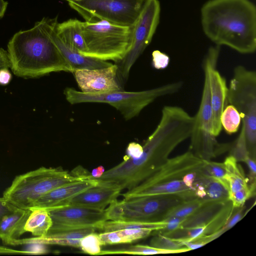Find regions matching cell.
I'll return each mask as SVG.
<instances>
[{"mask_svg": "<svg viewBox=\"0 0 256 256\" xmlns=\"http://www.w3.org/2000/svg\"><path fill=\"white\" fill-rule=\"evenodd\" d=\"M194 116L176 106H164L160 122L142 146L138 158H126L104 172L98 180L114 182L122 190H130L156 172L174 150L190 138Z\"/></svg>", "mask_w": 256, "mask_h": 256, "instance_id": "cell-1", "label": "cell"}, {"mask_svg": "<svg viewBox=\"0 0 256 256\" xmlns=\"http://www.w3.org/2000/svg\"><path fill=\"white\" fill-rule=\"evenodd\" d=\"M205 35L242 54L256 50V8L250 0H209L200 10Z\"/></svg>", "mask_w": 256, "mask_h": 256, "instance_id": "cell-2", "label": "cell"}, {"mask_svg": "<svg viewBox=\"0 0 256 256\" xmlns=\"http://www.w3.org/2000/svg\"><path fill=\"white\" fill-rule=\"evenodd\" d=\"M13 74L24 78H38L52 72L74 70L51 39L45 18L28 30L14 34L7 45Z\"/></svg>", "mask_w": 256, "mask_h": 256, "instance_id": "cell-3", "label": "cell"}, {"mask_svg": "<svg viewBox=\"0 0 256 256\" xmlns=\"http://www.w3.org/2000/svg\"><path fill=\"white\" fill-rule=\"evenodd\" d=\"M180 81L170 82L148 90L127 92L124 89L94 94L66 88L64 94L71 104L82 103H104L114 108L126 120L137 116L141 112L158 98L174 94L182 88Z\"/></svg>", "mask_w": 256, "mask_h": 256, "instance_id": "cell-4", "label": "cell"}, {"mask_svg": "<svg viewBox=\"0 0 256 256\" xmlns=\"http://www.w3.org/2000/svg\"><path fill=\"white\" fill-rule=\"evenodd\" d=\"M82 179L61 168L42 166L16 176L2 196L18 208L30 209L51 190Z\"/></svg>", "mask_w": 256, "mask_h": 256, "instance_id": "cell-5", "label": "cell"}, {"mask_svg": "<svg viewBox=\"0 0 256 256\" xmlns=\"http://www.w3.org/2000/svg\"><path fill=\"white\" fill-rule=\"evenodd\" d=\"M86 51L84 56L115 63L129 50L132 26H122L104 20L82 22Z\"/></svg>", "mask_w": 256, "mask_h": 256, "instance_id": "cell-6", "label": "cell"}, {"mask_svg": "<svg viewBox=\"0 0 256 256\" xmlns=\"http://www.w3.org/2000/svg\"><path fill=\"white\" fill-rule=\"evenodd\" d=\"M228 90L227 102L239 112L244 128L248 155L256 154V72L243 66L234 70Z\"/></svg>", "mask_w": 256, "mask_h": 256, "instance_id": "cell-7", "label": "cell"}, {"mask_svg": "<svg viewBox=\"0 0 256 256\" xmlns=\"http://www.w3.org/2000/svg\"><path fill=\"white\" fill-rule=\"evenodd\" d=\"M86 22L104 20L122 26H132L145 0H64Z\"/></svg>", "mask_w": 256, "mask_h": 256, "instance_id": "cell-8", "label": "cell"}, {"mask_svg": "<svg viewBox=\"0 0 256 256\" xmlns=\"http://www.w3.org/2000/svg\"><path fill=\"white\" fill-rule=\"evenodd\" d=\"M183 200L180 197L174 194L116 200L106 208L108 220H161L167 210Z\"/></svg>", "mask_w": 256, "mask_h": 256, "instance_id": "cell-9", "label": "cell"}, {"mask_svg": "<svg viewBox=\"0 0 256 256\" xmlns=\"http://www.w3.org/2000/svg\"><path fill=\"white\" fill-rule=\"evenodd\" d=\"M160 6L158 0H145L141 12L132 26L130 48L124 58L115 63L120 84H125L137 60L150 43L159 24Z\"/></svg>", "mask_w": 256, "mask_h": 256, "instance_id": "cell-10", "label": "cell"}, {"mask_svg": "<svg viewBox=\"0 0 256 256\" xmlns=\"http://www.w3.org/2000/svg\"><path fill=\"white\" fill-rule=\"evenodd\" d=\"M204 86L198 110L194 116L190 138V151L199 158L210 160L230 149V144H220L212 133V110L210 88L204 76Z\"/></svg>", "mask_w": 256, "mask_h": 256, "instance_id": "cell-11", "label": "cell"}, {"mask_svg": "<svg viewBox=\"0 0 256 256\" xmlns=\"http://www.w3.org/2000/svg\"><path fill=\"white\" fill-rule=\"evenodd\" d=\"M47 210L52 220L48 233L86 228L100 230L108 220L106 209L100 210L68 204Z\"/></svg>", "mask_w": 256, "mask_h": 256, "instance_id": "cell-12", "label": "cell"}, {"mask_svg": "<svg viewBox=\"0 0 256 256\" xmlns=\"http://www.w3.org/2000/svg\"><path fill=\"white\" fill-rule=\"evenodd\" d=\"M220 46L210 47L204 58L202 68L204 76L208 80L212 110V134L216 137L220 133L222 114L228 104V87L226 78L217 69Z\"/></svg>", "mask_w": 256, "mask_h": 256, "instance_id": "cell-13", "label": "cell"}, {"mask_svg": "<svg viewBox=\"0 0 256 256\" xmlns=\"http://www.w3.org/2000/svg\"><path fill=\"white\" fill-rule=\"evenodd\" d=\"M116 64L101 68L78 70L73 73L80 91L102 94L122 90L117 75Z\"/></svg>", "mask_w": 256, "mask_h": 256, "instance_id": "cell-14", "label": "cell"}, {"mask_svg": "<svg viewBox=\"0 0 256 256\" xmlns=\"http://www.w3.org/2000/svg\"><path fill=\"white\" fill-rule=\"evenodd\" d=\"M98 180V179H97ZM98 180V183L72 198L67 204L104 210L120 195L122 188L109 181Z\"/></svg>", "mask_w": 256, "mask_h": 256, "instance_id": "cell-15", "label": "cell"}, {"mask_svg": "<svg viewBox=\"0 0 256 256\" xmlns=\"http://www.w3.org/2000/svg\"><path fill=\"white\" fill-rule=\"evenodd\" d=\"M57 20V16L54 18H46V27L51 39L72 68L74 72L78 70L101 68L113 64L108 61L84 56L68 46L58 37L56 32L54 26Z\"/></svg>", "mask_w": 256, "mask_h": 256, "instance_id": "cell-16", "label": "cell"}, {"mask_svg": "<svg viewBox=\"0 0 256 256\" xmlns=\"http://www.w3.org/2000/svg\"><path fill=\"white\" fill-rule=\"evenodd\" d=\"M98 183L97 179L88 178L62 186L44 195L30 208H40L48 209L66 205L76 196Z\"/></svg>", "mask_w": 256, "mask_h": 256, "instance_id": "cell-17", "label": "cell"}, {"mask_svg": "<svg viewBox=\"0 0 256 256\" xmlns=\"http://www.w3.org/2000/svg\"><path fill=\"white\" fill-rule=\"evenodd\" d=\"M94 231V228H86L48 233L41 237L17 239L14 242L12 246L27 244H56L79 248L81 238Z\"/></svg>", "mask_w": 256, "mask_h": 256, "instance_id": "cell-18", "label": "cell"}, {"mask_svg": "<svg viewBox=\"0 0 256 256\" xmlns=\"http://www.w3.org/2000/svg\"><path fill=\"white\" fill-rule=\"evenodd\" d=\"M30 212L29 209L17 208L2 218L0 222V238L4 244L12 246L14 242L26 232L24 226Z\"/></svg>", "mask_w": 256, "mask_h": 256, "instance_id": "cell-19", "label": "cell"}, {"mask_svg": "<svg viewBox=\"0 0 256 256\" xmlns=\"http://www.w3.org/2000/svg\"><path fill=\"white\" fill-rule=\"evenodd\" d=\"M82 23L76 18L60 23L57 20L54 28L57 35L65 44L84 56L86 47Z\"/></svg>", "mask_w": 256, "mask_h": 256, "instance_id": "cell-20", "label": "cell"}, {"mask_svg": "<svg viewBox=\"0 0 256 256\" xmlns=\"http://www.w3.org/2000/svg\"><path fill=\"white\" fill-rule=\"evenodd\" d=\"M194 182L201 184L204 188L206 196L204 201L224 203L230 200L229 186L226 179L208 176L200 170Z\"/></svg>", "mask_w": 256, "mask_h": 256, "instance_id": "cell-21", "label": "cell"}, {"mask_svg": "<svg viewBox=\"0 0 256 256\" xmlns=\"http://www.w3.org/2000/svg\"><path fill=\"white\" fill-rule=\"evenodd\" d=\"M25 222L24 230L35 237L46 236L52 226V220L47 209L34 208Z\"/></svg>", "mask_w": 256, "mask_h": 256, "instance_id": "cell-22", "label": "cell"}, {"mask_svg": "<svg viewBox=\"0 0 256 256\" xmlns=\"http://www.w3.org/2000/svg\"><path fill=\"white\" fill-rule=\"evenodd\" d=\"M224 203L216 202H204L194 214L186 218L182 228H190L205 225Z\"/></svg>", "mask_w": 256, "mask_h": 256, "instance_id": "cell-23", "label": "cell"}, {"mask_svg": "<svg viewBox=\"0 0 256 256\" xmlns=\"http://www.w3.org/2000/svg\"><path fill=\"white\" fill-rule=\"evenodd\" d=\"M166 225L164 220L154 222L106 220L100 230L103 232H110L127 228H148L156 232L164 228Z\"/></svg>", "mask_w": 256, "mask_h": 256, "instance_id": "cell-24", "label": "cell"}, {"mask_svg": "<svg viewBox=\"0 0 256 256\" xmlns=\"http://www.w3.org/2000/svg\"><path fill=\"white\" fill-rule=\"evenodd\" d=\"M234 209L230 200L226 202L204 225V236L212 234L222 228L231 216Z\"/></svg>", "mask_w": 256, "mask_h": 256, "instance_id": "cell-25", "label": "cell"}, {"mask_svg": "<svg viewBox=\"0 0 256 256\" xmlns=\"http://www.w3.org/2000/svg\"><path fill=\"white\" fill-rule=\"evenodd\" d=\"M206 202L198 198L183 200L167 210L162 216V220L172 217L186 218L194 214Z\"/></svg>", "mask_w": 256, "mask_h": 256, "instance_id": "cell-26", "label": "cell"}, {"mask_svg": "<svg viewBox=\"0 0 256 256\" xmlns=\"http://www.w3.org/2000/svg\"><path fill=\"white\" fill-rule=\"evenodd\" d=\"M178 253L176 250L158 248L150 246L143 244L131 245L114 250H102L99 255L112 254H130L148 255L160 254Z\"/></svg>", "mask_w": 256, "mask_h": 256, "instance_id": "cell-27", "label": "cell"}, {"mask_svg": "<svg viewBox=\"0 0 256 256\" xmlns=\"http://www.w3.org/2000/svg\"><path fill=\"white\" fill-rule=\"evenodd\" d=\"M241 122V116L236 109L231 104H227L220 116L222 126L225 132L228 134L236 133Z\"/></svg>", "mask_w": 256, "mask_h": 256, "instance_id": "cell-28", "label": "cell"}, {"mask_svg": "<svg viewBox=\"0 0 256 256\" xmlns=\"http://www.w3.org/2000/svg\"><path fill=\"white\" fill-rule=\"evenodd\" d=\"M150 246L162 250H176L179 253L190 251L176 238L160 234H154V236L150 241Z\"/></svg>", "mask_w": 256, "mask_h": 256, "instance_id": "cell-29", "label": "cell"}, {"mask_svg": "<svg viewBox=\"0 0 256 256\" xmlns=\"http://www.w3.org/2000/svg\"><path fill=\"white\" fill-rule=\"evenodd\" d=\"M102 246L98 234L92 232L81 238L79 248L84 253L99 255Z\"/></svg>", "mask_w": 256, "mask_h": 256, "instance_id": "cell-30", "label": "cell"}, {"mask_svg": "<svg viewBox=\"0 0 256 256\" xmlns=\"http://www.w3.org/2000/svg\"><path fill=\"white\" fill-rule=\"evenodd\" d=\"M230 150V155L234 156L237 162H244L246 158L249 156L244 128L242 126L240 134L236 141L231 145Z\"/></svg>", "mask_w": 256, "mask_h": 256, "instance_id": "cell-31", "label": "cell"}, {"mask_svg": "<svg viewBox=\"0 0 256 256\" xmlns=\"http://www.w3.org/2000/svg\"><path fill=\"white\" fill-rule=\"evenodd\" d=\"M200 172L206 176L219 178H224L226 170L224 162L203 160V164Z\"/></svg>", "mask_w": 256, "mask_h": 256, "instance_id": "cell-32", "label": "cell"}, {"mask_svg": "<svg viewBox=\"0 0 256 256\" xmlns=\"http://www.w3.org/2000/svg\"><path fill=\"white\" fill-rule=\"evenodd\" d=\"M228 184L230 194L248 186V179L245 177L244 171L235 174L226 176L224 178Z\"/></svg>", "mask_w": 256, "mask_h": 256, "instance_id": "cell-33", "label": "cell"}, {"mask_svg": "<svg viewBox=\"0 0 256 256\" xmlns=\"http://www.w3.org/2000/svg\"><path fill=\"white\" fill-rule=\"evenodd\" d=\"M98 235L102 246L128 244V240L119 230L104 232Z\"/></svg>", "mask_w": 256, "mask_h": 256, "instance_id": "cell-34", "label": "cell"}, {"mask_svg": "<svg viewBox=\"0 0 256 256\" xmlns=\"http://www.w3.org/2000/svg\"><path fill=\"white\" fill-rule=\"evenodd\" d=\"M245 206L244 205L237 208H235L232 214L224 226L218 231L214 233L217 238L222 234L226 232L232 228L246 214Z\"/></svg>", "mask_w": 256, "mask_h": 256, "instance_id": "cell-35", "label": "cell"}, {"mask_svg": "<svg viewBox=\"0 0 256 256\" xmlns=\"http://www.w3.org/2000/svg\"><path fill=\"white\" fill-rule=\"evenodd\" d=\"M186 218L172 217L164 219L166 222V226L158 231L153 232L154 234H160L168 236L176 230L182 228Z\"/></svg>", "mask_w": 256, "mask_h": 256, "instance_id": "cell-36", "label": "cell"}, {"mask_svg": "<svg viewBox=\"0 0 256 256\" xmlns=\"http://www.w3.org/2000/svg\"><path fill=\"white\" fill-rule=\"evenodd\" d=\"M249 186L230 194L229 200L234 208H239L244 205L246 201L252 196Z\"/></svg>", "mask_w": 256, "mask_h": 256, "instance_id": "cell-37", "label": "cell"}, {"mask_svg": "<svg viewBox=\"0 0 256 256\" xmlns=\"http://www.w3.org/2000/svg\"><path fill=\"white\" fill-rule=\"evenodd\" d=\"M170 57L158 50L152 52V65L156 70H164L169 64Z\"/></svg>", "mask_w": 256, "mask_h": 256, "instance_id": "cell-38", "label": "cell"}, {"mask_svg": "<svg viewBox=\"0 0 256 256\" xmlns=\"http://www.w3.org/2000/svg\"><path fill=\"white\" fill-rule=\"evenodd\" d=\"M215 239L216 238L213 234L206 235L184 242L183 244L190 250L202 247Z\"/></svg>", "mask_w": 256, "mask_h": 256, "instance_id": "cell-39", "label": "cell"}, {"mask_svg": "<svg viewBox=\"0 0 256 256\" xmlns=\"http://www.w3.org/2000/svg\"><path fill=\"white\" fill-rule=\"evenodd\" d=\"M143 152L142 146L138 143L132 142L129 143L126 149V154L124 158H138Z\"/></svg>", "mask_w": 256, "mask_h": 256, "instance_id": "cell-40", "label": "cell"}, {"mask_svg": "<svg viewBox=\"0 0 256 256\" xmlns=\"http://www.w3.org/2000/svg\"><path fill=\"white\" fill-rule=\"evenodd\" d=\"M16 208L3 196L0 198V222L5 216L12 212Z\"/></svg>", "mask_w": 256, "mask_h": 256, "instance_id": "cell-41", "label": "cell"}, {"mask_svg": "<svg viewBox=\"0 0 256 256\" xmlns=\"http://www.w3.org/2000/svg\"><path fill=\"white\" fill-rule=\"evenodd\" d=\"M244 162L246 164L249 168V178L248 182H250V186L256 184V160L248 156Z\"/></svg>", "mask_w": 256, "mask_h": 256, "instance_id": "cell-42", "label": "cell"}, {"mask_svg": "<svg viewBox=\"0 0 256 256\" xmlns=\"http://www.w3.org/2000/svg\"><path fill=\"white\" fill-rule=\"evenodd\" d=\"M9 68H4L0 70V85L7 86L12 80V74L8 70Z\"/></svg>", "mask_w": 256, "mask_h": 256, "instance_id": "cell-43", "label": "cell"}, {"mask_svg": "<svg viewBox=\"0 0 256 256\" xmlns=\"http://www.w3.org/2000/svg\"><path fill=\"white\" fill-rule=\"evenodd\" d=\"M198 172H190L185 174L182 178V181L184 184L194 190L193 184L196 178Z\"/></svg>", "mask_w": 256, "mask_h": 256, "instance_id": "cell-44", "label": "cell"}, {"mask_svg": "<svg viewBox=\"0 0 256 256\" xmlns=\"http://www.w3.org/2000/svg\"><path fill=\"white\" fill-rule=\"evenodd\" d=\"M28 254V251L14 250L0 246V255H18Z\"/></svg>", "mask_w": 256, "mask_h": 256, "instance_id": "cell-45", "label": "cell"}, {"mask_svg": "<svg viewBox=\"0 0 256 256\" xmlns=\"http://www.w3.org/2000/svg\"><path fill=\"white\" fill-rule=\"evenodd\" d=\"M10 64L7 50L0 48V70L10 68Z\"/></svg>", "mask_w": 256, "mask_h": 256, "instance_id": "cell-46", "label": "cell"}, {"mask_svg": "<svg viewBox=\"0 0 256 256\" xmlns=\"http://www.w3.org/2000/svg\"><path fill=\"white\" fill-rule=\"evenodd\" d=\"M104 172V168L100 166L92 170L90 173L92 176L94 178L98 179L102 176Z\"/></svg>", "mask_w": 256, "mask_h": 256, "instance_id": "cell-47", "label": "cell"}, {"mask_svg": "<svg viewBox=\"0 0 256 256\" xmlns=\"http://www.w3.org/2000/svg\"><path fill=\"white\" fill-rule=\"evenodd\" d=\"M8 6V2L4 0H0V19L4 16Z\"/></svg>", "mask_w": 256, "mask_h": 256, "instance_id": "cell-48", "label": "cell"}]
</instances>
